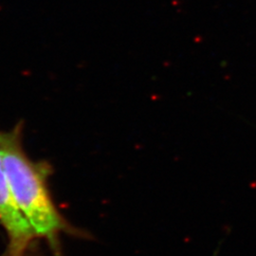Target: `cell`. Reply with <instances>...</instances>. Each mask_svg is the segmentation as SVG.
Masks as SVG:
<instances>
[{
  "label": "cell",
  "instance_id": "cell-1",
  "mask_svg": "<svg viewBox=\"0 0 256 256\" xmlns=\"http://www.w3.org/2000/svg\"><path fill=\"white\" fill-rule=\"evenodd\" d=\"M19 126L0 132V158L12 194L37 238H44L57 256L59 236L70 234L82 236L58 212L48 188V168L32 160L21 144Z\"/></svg>",
  "mask_w": 256,
  "mask_h": 256
},
{
  "label": "cell",
  "instance_id": "cell-2",
  "mask_svg": "<svg viewBox=\"0 0 256 256\" xmlns=\"http://www.w3.org/2000/svg\"><path fill=\"white\" fill-rule=\"evenodd\" d=\"M0 224L9 239L10 256H24L37 238L12 194L0 158Z\"/></svg>",
  "mask_w": 256,
  "mask_h": 256
},
{
  "label": "cell",
  "instance_id": "cell-3",
  "mask_svg": "<svg viewBox=\"0 0 256 256\" xmlns=\"http://www.w3.org/2000/svg\"><path fill=\"white\" fill-rule=\"evenodd\" d=\"M1 256H10V252H8V250H6V252H4V254H3Z\"/></svg>",
  "mask_w": 256,
  "mask_h": 256
}]
</instances>
